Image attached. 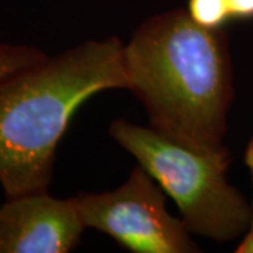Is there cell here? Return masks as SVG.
Wrapping results in <instances>:
<instances>
[{
    "instance_id": "cell-4",
    "label": "cell",
    "mask_w": 253,
    "mask_h": 253,
    "mask_svg": "<svg viewBox=\"0 0 253 253\" xmlns=\"http://www.w3.org/2000/svg\"><path fill=\"white\" fill-rule=\"evenodd\" d=\"M73 199L86 228L109 235L129 252H200L184 221L166 210L162 187L139 165L117 189Z\"/></svg>"
},
{
    "instance_id": "cell-8",
    "label": "cell",
    "mask_w": 253,
    "mask_h": 253,
    "mask_svg": "<svg viewBox=\"0 0 253 253\" xmlns=\"http://www.w3.org/2000/svg\"><path fill=\"white\" fill-rule=\"evenodd\" d=\"M231 18L251 20L253 18V0H226Z\"/></svg>"
},
{
    "instance_id": "cell-2",
    "label": "cell",
    "mask_w": 253,
    "mask_h": 253,
    "mask_svg": "<svg viewBox=\"0 0 253 253\" xmlns=\"http://www.w3.org/2000/svg\"><path fill=\"white\" fill-rule=\"evenodd\" d=\"M126 90L124 44L89 40L0 82V186L6 197L46 190L75 113L106 90Z\"/></svg>"
},
{
    "instance_id": "cell-10",
    "label": "cell",
    "mask_w": 253,
    "mask_h": 253,
    "mask_svg": "<svg viewBox=\"0 0 253 253\" xmlns=\"http://www.w3.org/2000/svg\"><path fill=\"white\" fill-rule=\"evenodd\" d=\"M245 162H246V166L251 172V176H252V183H253V138L249 141L248 144V148H246V152H245ZM249 228H253V203H252V222H251V226Z\"/></svg>"
},
{
    "instance_id": "cell-6",
    "label": "cell",
    "mask_w": 253,
    "mask_h": 253,
    "mask_svg": "<svg viewBox=\"0 0 253 253\" xmlns=\"http://www.w3.org/2000/svg\"><path fill=\"white\" fill-rule=\"evenodd\" d=\"M46 56L38 46L0 44V82L34 66Z\"/></svg>"
},
{
    "instance_id": "cell-9",
    "label": "cell",
    "mask_w": 253,
    "mask_h": 253,
    "mask_svg": "<svg viewBox=\"0 0 253 253\" xmlns=\"http://www.w3.org/2000/svg\"><path fill=\"white\" fill-rule=\"evenodd\" d=\"M236 252L253 253V228H249V229L245 232L244 239H242V242H241L239 246H238Z\"/></svg>"
},
{
    "instance_id": "cell-3",
    "label": "cell",
    "mask_w": 253,
    "mask_h": 253,
    "mask_svg": "<svg viewBox=\"0 0 253 253\" xmlns=\"http://www.w3.org/2000/svg\"><path fill=\"white\" fill-rule=\"evenodd\" d=\"M109 134L172 197L191 234L228 242L249 229L252 207L226 177L231 158L201 154L124 118Z\"/></svg>"
},
{
    "instance_id": "cell-7",
    "label": "cell",
    "mask_w": 253,
    "mask_h": 253,
    "mask_svg": "<svg viewBox=\"0 0 253 253\" xmlns=\"http://www.w3.org/2000/svg\"><path fill=\"white\" fill-rule=\"evenodd\" d=\"M187 13L200 27L221 30L231 20L226 0H189Z\"/></svg>"
},
{
    "instance_id": "cell-5",
    "label": "cell",
    "mask_w": 253,
    "mask_h": 253,
    "mask_svg": "<svg viewBox=\"0 0 253 253\" xmlns=\"http://www.w3.org/2000/svg\"><path fill=\"white\" fill-rule=\"evenodd\" d=\"M84 229L75 199H56L48 189L0 204V253H69Z\"/></svg>"
},
{
    "instance_id": "cell-1",
    "label": "cell",
    "mask_w": 253,
    "mask_h": 253,
    "mask_svg": "<svg viewBox=\"0 0 253 253\" xmlns=\"http://www.w3.org/2000/svg\"><path fill=\"white\" fill-rule=\"evenodd\" d=\"M124 66L126 90L144 104L152 129L201 154L231 158L222 142L232 101L222 30L200 27L184 9L155 14L124 44Z\"/></svg>"
}]
</instances>
